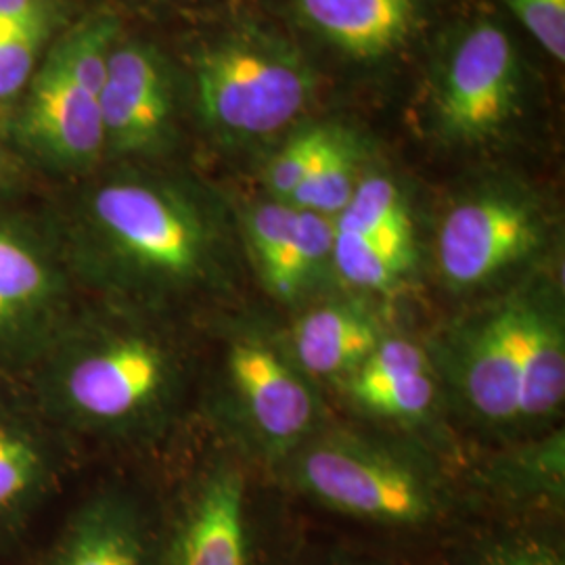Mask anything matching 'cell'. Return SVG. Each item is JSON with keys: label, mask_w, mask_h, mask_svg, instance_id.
Masks as SVG:
<instances>
[{"label": "cell", "mask_w": 565, "mask_h": 565, "mask_svg": "<svg viewBox=\"0 0 565 565\" xmlns=\"http://www.w3.org/2000/svg\"><path fill=\"white\" fill-rule=\"evenodd\" d=\"M72 186L46 216L84 296L174 321L223 287L231 231L198 182L114 163Z\"/></svg>", "instance_id": "6da1fadb"}, {"label": "cell", "mask_w": 565, "mask_h": 565, "mask_svg": "<svg viewBox=\"0 0 565 565\" xmlns=\"http://www.w3.org/2000/svg\"><path fill=\"white\" fill-rule=\"evenodd\" d=\"M184 375L172 319L84 296L20 377L82 452L160 440L179 415Z\"/></svg>", "instance_id": "7a4b0ae2"}, {"label": "cell", "mask_w": 565, "mask_h": 565, "mask_svg": "<svg viewBox=\"0 0 565 565\" xmlns=\"http://www.w3.org/2000/svg\"><path fill=\"white\" fill-rule=\"evenodd\" d=\"M446 354L463 403L486 424L539 425L564 406V317L546 289H518L476 312Z\"/></svg>", "instance_id": "3957f363"}, {"label": "cell", "mask_w": 565, "mask_h": 565, "mask_svg": "<svg viewBox=\"0 0 565 565\" xmlns=\"http://www.w3.org/2000/svg\"><path fill=\"white\" fill-rule=\"evenodd\" d=\"M315 63L281 30L233 18L200 42L191 60V95L203 130L243 149L282 139L319 97Z\"/></svg>", "instance_id": "277c9868"}, {"label": "cell", "mask_w": 565, "mask_h": 565, "mask_svg": "<svg viewBox=\"0 0 565 565\" xmlns=\"http://www.w3.org/2000/svg\"><path fill=\"white\" fill-rule=\"evenodd\" d=\"M532 99L530 70L511 32L490 15H469L434 44L417 118L429 139L476 151L518 132Z\"/></svg>", "instance_id": "5b68a950"}, {"label": "cell", "mask_w": 565, "mask_h": 565, "mask_svg": "<svg viewBox=\"0 0 565 565\" xmlns=\"http://www.w3.org/2000/svg\"><path fill=\"white\" fill-rule=\"evenodd\" d=\"M553 235L536 191L511 179H486L446 205L436 226V266L455 291H476L536 260Z\"/></svg>", "instance_id": "8992f818"}, {"label": "cell", "mask_w": 565, "mask_h": 565, "mask_svg": "<svg viewBox=\"0 0 565 565\" xmlns=\"http://www.w3.org/2000/svg\"><path fill=\"white\" fill-rule=\"evenodd\" d=\"M0 198V373L18 375L82 302L51 218Z\"/></svg>", "instance_id": "52a82bcc"}, {"label": "cell", "mask_w": 565, "mask_h": 565, "mask_svg": "<svg viewBox=\"0 0 565 565\" xmlns=\"http://www.w3.org/2000/svg\"><path fill=\"white\" fill-rule=\"evenodd\" d=\"M294 480L324 509L385 530H425L445 513L425 476L396 457L342 438L303 448Z\"/></svg>", "instance_id": "ba28073f"}, {"label": "cell", "mask_w": 565, "mask_h": 565, "mask_svg": "<svg viewBox=\"0 0 565 565\" xmlns=\"http://www.w3.org/2000/svg\"><path fill=\"white\" fill-rule=\"evenodd\" d=\"M99 103L105 163L151 166L177 147L181 84L156 44L120 36L107 61Z\"/></svg>", "instance_id": "9c48e42d"}, {"label": "cell", "mask_w": 565, "mask_h": 565, "mask_svg": "<svg viewBox=\"0 0 565 565\" xmlns=\"http://www.w3.org/2000/svg\"><path fill=\"white\" fill-rule=\"evenodd\" d=\"M99 99L44 55L4 137L32 172L84 181L105 166Z\"/></svg>", "instance_id": "30bf717a"}, {"label": "cell", "mask_w": 565, "mask_h": 565, "mask_svg": "<svg viewBox=\"0 0 565 565\" xmlns=\"http://www.w3.org/2000/svg\"><path fill=\"white\" fill-rule=\"evenodd\" d=\"M78 455L25 382L0 373V548L18 543L60 494Z\"/></svg>", "instance_id": "8fae6325"}, {"label": "cell", "mask_w": 565, "mask_h": 565, "mask_svg": "<svg viewBox=\"0 0 565 565\" xmlns=\"http://www.w3.org/2000/svg\"><path fill=\"white\" fill-rule=\"evenodd\" d=\"M158 565H254V539L239 471L216 465L158 515Z\"/></svg>", "instance_id": "7c38bea8"}, {"label": "cell", "mask_w": 565, "mask_h": 565, "mask_svg": "<svg viewBox=\"0 0 565 565\" xmlns=\"http://www.w3.org/2000/svg\"><path fill=\"white\" fill-rule=\"evenodd\" d=\"M245 249L268 294L296 302L333 270L335 224L291 203L249 205L242 216Z\"/></svg>", "instance_id": "4fadbf2b"}, {"label": "cell", "mask_w": 565, "mask_h": 565, "mask_svg": "<svg viewBox=\"0 0 565 565\" xmlns=\"http://www.w3.org/2000/svg\"><path fill=\"white\" fill-rule=\"evenodd\" d=\"M296 23L343 60L375 67L406 57L427 25L425 0H287Z\"/></svg>", "instance_id": "5bb4252c"}, {"label": "cell", "mask_w": 565, "mask_h": 565, "mask_svg": "<svg viewBox=\"0 0 565 565\" xmlns=\"http://www.w3.org/2000/svg\"><path fill=\"white\" fill-rule=\"evenodd\" d=\"M41 565H158V515L120 486L82 499Z\"/></svg>", "instance_id": "9a60e30c"}, {"label": "cell", "mask_w": 565, "mask_h": 565, "mask_svg": "<svg viewBox=\"0 0 565 565\" xmlns=\"http://www.w3.org/2000/svg\"><path fill=\"white\" fill-rule=\"evenodd\" d=\"M226 373L249 424L266 445L287 450L312 431L317 401L275 348L258 338L233 340Z\"/></svg>", "instance_id": "2e32d148"}, {"label": "cell", "mask_w": 565, "mask_h": 565, "mask_svg": "<svg viewBox=\"0 0 565 565\" xmlns=\"http://www.w3.org/2000/svg\"><path fill=\"white\" fill-rule=\"evenodd\" d=\"M382 340L375 319L352 303L312 308L294 327L296 359L317 377H350Z\"/></svg>", "instance_id": "e0dca14e"}, {"label": "cell", "mask_w": 565, "mask_h": 565, "mask_svg": "<svg viewBox=\"0 0 565 565\" xmlns=\"http://www.w3.org/2000/svg\"><path fill=\"white\" fill-rule=\"evenodd\" d=\"M417 260L415 226L375 235L338 233L333 242V270L359 289H394Z\"/></svg>", "instance_id": "ac0fdd59"}, {"label": "cell", "mask_w": 565, "mask_h": 565, "mask_svg": "<svg viewBox=\"0 0 565 565\" xmlns=\"http://www.w3.org/2000/svg\"><path fill=\"white\" fill-rule=\"evenodd\" d=\"M366 168L369 149L363 137L338 121L319 162L287 203L333 221L350 202Z\"/></svg>", "instance_id": "d6986e66"}, {"label": "cell", "mask_w": 565, "mask_h": 565, "mask_svg": "<svg viewBox=\"0 0 565 565\" xmlns=\"http://www.w3.org/2000/svg\"><path fill=\"white\" fill-rule=\"evenodd\" d=\"M333 224L338 233L350 235H375L415 226L403 184L384 170L373 168H366L356 191Z\"/></svg>", "instance_id": "ffe728a7"}, {"label": "cell", "mask_w": 565, "mask_h": 565, "mask_svg": "<svg viewBox=\"0 0 565 565\" xmlns=\"http://www.w3.org/2000/svg\"><path fill=\"white\" fill-rule=\"evenodd\" d=\"M338 121H303L287 132L264 166V186L270 200L289 202L319 162Z\"/></svg>", "instance_id": "44dd1931"}, {"label": "cell", "mask_w": 565, "mask_h": 565, "mask_svg": "<svg viewBox=\"0 0 565 565\" xmlns=\"http://www.w3.org/2000/svg\"><path fill=\"white\" fill-rule=\"evenodd\" d=\"M352 401L364 411L390 419H422L436 401L434 373H417L382 382H348Z\"/></svg>", "instance_id": "7402d4cb"}, {"label": "cell", "mask_w": 565, "mask_h": 565, "mask_svg": "<svg viewBox=\"0 0 565 565\" xmlns=\"http://www.w3.org/2000/svg\"><path fill=\"white\" fill-rule=\"evenodd\" d=\"M57 28L60 23H41L20 34L0 36V105L25 93Z\"/></svg>", "instance_id": "603a6c76"}, {"label": "cell", "mask_w": 565, "mask_h": 565, "mask_svg": "<svg viewBox=\"0 0 565 565\" xmlns=\"http://www.w3.org/2000/svg\"><path fill=\"white\" fill-rule=\"evenodd\" d=\"M459 565H565V559L555 543L541 536L509 534L467 551Z\"/></svg>", "instance_id": "cb8c5ba5"}, {"label": "cell", "mask_w": 565, "mask_h": 565, "mask_svg": "<svg viewBox=\"0 0 565 565\" xmlns=\"http://www.w3.org/2000/svg\"><path fill=\"white\" fill-rule=\"evenodd\" d=\"M546 55L565 61V0H499Z\"/></svg>", "instance_id": "d4e9b609"}, {"label": "cell", "mask_w": 565, "mask_h": 565, "mask_svg": "<svg viewBox=\"0 0 565 565\" xmlns=\"http://www.w3.org/2000/svg\"><path fill=\"white\" fill-rule=\"evenodd\" d=\"M417 373H431V363L424 348L401 338H387L377 343L348 382H382Z\"/></svg>", "instance_id": "484cf974"}, {"label": "cell", "mask_w": 565, "mask_h": 565, "mask_svg": "<svg viewBox=\"0 0 565 565\" xmlns=\"http://www.w3.org/2000/svg\"><path fill=\"white\" fill-rule=\"evenodd\" d=\"M32 174L7 137L0 135V198H15L30 184Z\"/></svg>", "instance_id": "4316f807"}, {"label": "cell", "mask_w": 565, "mask_h": 565, "mask_svg": "<svg viewBox=\"0 0 565 565\" xmlns=\"http://www.w3.org/2000/svg\"><path fill=\"white\" fill-rule=\"evenodd\" d=\"M2 20L39 21L61 20V0H0Z\"/></svg>", "instance_id": "83f0119b"}, {"label": "cell", "mask_w": 565, "mask_h": 565, "mask_svg": "<svg viewBox=\"0 0 565 565\" xmlns=\"http://www.w3.org/2000/svg\"><path fill=\"white\" fill-rule=\"evenodd\" d=\"M329 565H390L384 562H366V559H340V562H331Z\"/></svg>", "instance_id": "f1b7e54d"}]
</instances>
